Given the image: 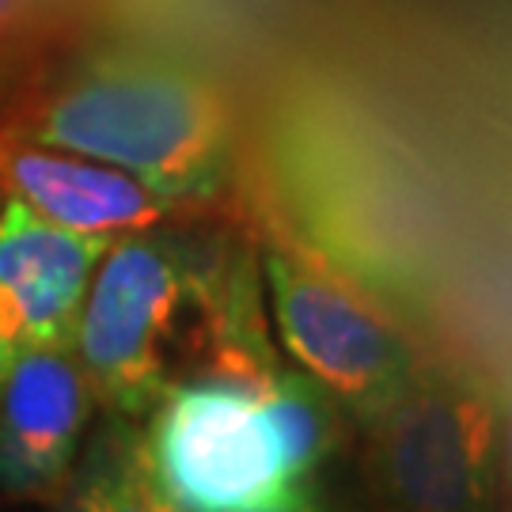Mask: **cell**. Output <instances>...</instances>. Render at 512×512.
<instances>
[{
    "label": "cell",
    "instance_id": "cell-1",
    "mask_svg": "<svg viewBox=\"0 0 512 512\" xmlns=\"http://www.w3.org/2000/svg\"><path fill=\"white\" fill-rule=\"evenodd\" d=\"M16 137L118 167L171 205L217 198L232 171V114L217 88L137 46L76 57Z\"/></svg>",
    "mask_w": 512,
    "mask_h": 512
},
{
    "label": "cell",
    "instance_id": "cell-2",
    "mask_svg": "<svg viewBox=\"0 0 512 512\" xmlns=\"http://www.w3.org/2000/svg\"><path fill=\"white\" fill-rule=\"evenodd\" d=\"M243 274L239 266L220 270L213 255L160 232V224L110 239L73 334L95 403L107 406V414L148 418L202 349L209 376Z\"/></svg>",
    "mask_w": 512,
    "mask_h": 512
},
{
    "label": "cell",
    "instance_id": "cell-3",
    "mask_svg": "<svg viewBox=\"0 0 512 512\" xmlns=\"http://www.w3.org/2000/svg\"><path fill=\"white\" fill-rule=\"evenodd\" d=\"M501 425V395L475 372L414 368L361 425L372 497L384 512H494Z\"/></svg>",
    "mask_w": 512,
    "mask_h": 512
},
{
    "label": "cell",
    "instance_id": "cell-4",
    "mask_svg": "<svg viewBox=\"0 0 512 512\" xmlns=\"http://www.w3.org/2000/svg\"><path fill=\"white\" fill-rule=\"evenodd\" d=\"M152 475L183 512H247L289 494L258 387L232 376H190L148 410Z\"/></svg>",
    "mask_w": 512,
    "mask_h": 512
},
{
    "label": "cell",
    "instance_id": "cell-5",
    "mask_svg": "<svg viewBox=\"0 0 512 512\" xmlns=\"http://www.w3.org/2000/svg\"><path fill=\"white\" fill-rule=\"evenodd\" d=\"M262 277L281 346L300 372L323 384L349 418L365 425L384 410L414 372L403 334L338 274L293 247H270Z\"/></svg>",
    "mask_w": 512,
    "mask_h": 512
},
{
    "label": "cell",
    "instance_id": "cell-6",
    "mask_svg": "<svg viewBox=\"0 0 512 512\" xmlns=\"http://www.w3.org/2000/svg\"><path fill=\"white\" fill-rule=\"evenodd\" d=\"M95 395L73 346H31L0 376V494L57 501L92 425Z\"/></svg>",
    "mask_w": 512,
    "mask_h": 512
},
{
    "label": "cell",
    "instance_id": "cell-7",
    "mask_svg": "<svg viewBox=\"0 0 512 512\" xmlns=\"http://www.w3.org/2000/svg\"><path fill=\"white\" fill-rule=\"evenodd\" d=\"M110 239L61 228L19 198L0 209V372L31 346H73L80 304Z\"/></svg>",
    "mask_w": 512,
    "mask_h": 512
},
{
    "label": "cell",
    "instance_id": "cell-8",
    "mask_svg": "<svg viewBox=\"0 0 512 512\" xmlns=\"http://www.w3.org/2000/svg\"><path fill=\"white\" fill-rule=\"evenodd\" d=\"M0 186L61 228L103 239L156 228L179 209L118 167L19 137L0 141Z\"/></svg>",
    "mask_w": 512,
    "mask_h": 512
},
{
    "label": "cell",
    "instance_id": "cell-9",
    "mask_svg": "<svg viewBox=\"0 0 512 512\" xmlns=\"http://www.w3.org/2000/svg\"><path fill=\"white\" fill-rule=\"evenodd\" d=\"M54 512H183L152 475L145 429L133 418L107 414L95 433L84 437L80 456Z\"/></svg>",
    "mask_w": 512,
    "mask_h": 512
},
{
    "label": "cell",
    "instance_id": "cell-10",
    "mask_svg": "<svg viewBox=\"0 0 512 512\" xmlns=\"http://www.w3.org/2000/svg\"><path fill=\"white\" fill-rule=\"evenodd\" d=\"M262 410L274 429L281 459L289 467L296 486L319 478L338 444H342V406L323 384H315L308 372H281L277 368L270 384L258 391Z\"/></svg>",
    "mask_w": 512,
    "mask_h": 512
},
{
    "label": "cell",
    "instance_id": "cell-11",
    "mask_svg": "<svg viewBox=\"0 0 512 512\" xmlns=\"http://www.w3.org/2000/svg\"><path fill=\"white\" fill-rule=\"evenodd\" d=\"M247 512H353V509H349L342 497L330 494L319 478H308V482L293 486L289 494H281L270 505H258V509H247Z\"/></svg>",
    "mask_w": 512,
    "mask_h": 512
},
{
    "label": "cell",
    "instance_id": "cell-12",
    "mask_svg": "<svg viewBox=\"0 0 512 512\" xmlns=\"http://www.w3.org/2000/svg\"><path fill=\"white\" fill-rule=\"evenodd\" d=\"M31 8H35L31 0H0V50H4L16 35L27 31Z\"/></svg>",
    "mask_w": 512,
    "mask_h": 512
},
{
    "label": "cell",
    "instance_id": "cell-13",
    "mask_svg": "<svg viewBox=\"0 0 512 512\" xmlns=\"http://www.w3.org/2000/svg\"><path fill=\"white\" fill-rule=\"evenodd\" d=\"M501 406H505V425H501V478L512 486V391L501 395Z\"/></svg>",
    "mask_w": 512,
    "mask_h": 512
},
{
    "label": "cell",
    "instance_id": "cell-14",
    "mask_svg": "<svg viewBox=\"0 0 512 512\" xmlns=\"http://www.w3.org/2000/svg\"><path fill=\"white\" fill-rule=\"evenodd\" d=\"M4 198H8V194H4V186H0V209H4Z\"/></svg>",
    "mask_w": 512,
    "mask_h": 512
}]
</instances>
